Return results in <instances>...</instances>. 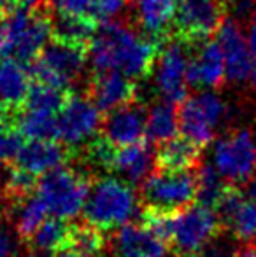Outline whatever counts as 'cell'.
I'll use <instances>...</instances> for the list:
<instances>
[{
	"mask_svg": "<svg viewBox=\"0 0 256 257\" xmlns=\"http://www.w3.org/2000/svg\"><path fill=\"white\" fill-rule=\"evenodd\" d=\"M197 168L186 172H156L140 186L142 206L181 212L197 201Z\"/></svg>",
	"mask_w": 256,
	"mask_h": 257,
	"instance_id": "7",
	"label": "cell"
},
{
	"mask_svg": "<svg viewBox=\"0 0 256 257\" xmlns=\"http://www.w3.org/2000/svg\"><path fill=\"white\" fill-rule=\"evenodd\" d=\"M58 140L65 147H79L102 130V114L97 105L82 95H68L56 115Z\"/></svg>",
	"mask_w": 256,
	"mask_h": 257,
	"instance_id": "11",
	"label": "cell"
},
{
	"mask_svg": "<svg viewBox=\"0 0 256 257\" xmlns=\"http://www.w3.org/2000/svg\"><path fill=\"white\" fill-rule=\"evenodd\" d=\"M53 39V18L44 7L23 9L0 18V60L34 63Z\"/></svg>",
	"mask_w": 256,
	"mask_h": 257,
	"instance_id": "2",
	"label": "cell"
},
{
	"mask_svg": "<svg viewBox=\"0 0 256 257\" xmlns=\"http://www.w3.org/2000/svg\"><path fill=\"white\" fill-rule=\"evenodd\" d=\"M127 4L128 0H93L90 18L95 23H100V27L114 23L116 18L125 11Z\"/></svg>",
	"mask_w": 256,
	"mask_h": 257,
	"instance_id": "33",
	"label": "cell"
},
{
	"mask_svg": "<svg viewBox=\"0 0 256 257\" xmlns=\"http://www.w3.org/2000/svg\"><path fill=\"white\" fill-rule=\"evenodd\" d=\"M137 210V194L127 180L97 179L92 184L88 201L82 210L84 222L104 231L127 226Z\"/></svg>",
	"mask_w": 256,
	"mask_h": 257,
	"instance_id": "3",
	"label": "cell"
},
{
	"mask_svg": "<svg viewBox=\"0 0 256 257\" xmlns=\"http://www.w3.org/2000/svg\"><path fill=\"white\" fill-rule=\"evenodd\" d=\"M68 248L81 257H104L106 238L102 231L90 224H74Z\"/></svg>",
	"mask_w": 256,
	"mask_h": 257,
	"instance_id": "30",
	"label": "cell"
},
{
	"mask_svg": "<svg viewBox=\"0 0 256 257\" xmlns=\"http://www.w3.org/2000/svg\"><path fill=\"white\" fill-rule=\"evenodd\" d=\"M20 114L21 112L14 107L0 105V135L9 132H20Z\"/></svg>",
	"mask_w": 256,
	"mask_h": 257,
	"instance_id": "36",
	"label": "cell"
},
{
	"mask_svg": "<svg viewBox=\"0 0 256 257\" xmlns=\"http://www.w3.org/2000/svg\"><path fill=\"white\" fill-rule=\"evenodd\" d=\"M223 224L218 213L202 205H192L176 215L170 248L176 257H198L221 234Z\"/></svg>",
	"mask_w": 256,
	"mask_h": 257,
	"instance_id": "6",
	"label": "cell"
},
{
	"mask_svg": "<svg viewBox=\"0 0 256 257\" xmlns=\"http://www.w3.org/2000/svg\"><path fill=\"white\" fill-rule=\"evenodd\" d=\"M109 257H118V255H109Z\"/></svg>",
	"mask_w": 256,
	"mask_h": 257,
	"instance_id": "46",
	"label": "cell"
},
{
	"mask_svg": "<svg viewBox=\"0 0 256 257\" xmlns=\"http://www.w3.org/2000/svg\"><path fill=\"white\" fill-rule=\"evenodd\" d=\"M226 229H230V233L233 234V238L239 240L240 243L254 241V238H256V201H253V200L244 201V203L239 206V210L235 212V215L232 217V220L228 222Z\"/></svg>",
	"mask_w": 256,
	"mask_h": 257,
	"instance_id": "32",
	"label": "cell"
},
{
	"mask_svg": "<svg viewBox=\"0 0 256 257\" xmlns=\"http://www.w3.org/2000/svg\"><path fill=\"white\" fill-rule=\"evenodd\" d=\"M90 100L100 112H111L133 105L137 98L135 82L116 72L95 74L90 86Z\"/></svg>",
	"mask_w": 256,
	"mask_h": 257,
	"instance_id": "16",
	"label": "cell"
},
{
	"mask_svg": "<svg viewBox=\"0 0 256 257\" xmlns=\"http://www.w3.org/2000/svg\"><path fill=\"white\" fill-rule=\"evenodd\" d=\"M18 128H20V133L23 135V139H28L30 142H44V140L58 139L56 115L46 114V112H21Z\"/></svg>",
	"mask_w": 256,
	"mask_h": 257,
	"instance_id": "28",
	"label": "cell"
},
{
	"mask_svg": "<svg viewBox=\"0 0 256 257\" xmlns=\"http://www.w3.org/2000/svg\"><path fill=\"white\" fill-rule=\"evenodd\" d=\"M178 114L181 135L204 149L214 140V128L225 117L226 107L214 91H204L181 103Z\"/></svg>",
	"mask_w": 256,
	"mask_h": 257,
	"instance_id": "9",
	"label": "cell"
},
{
	"mask_svg": "<svg viewBox=\"0 0 256 257\" xmlns=\"http://www.w3.org/2000/svg\"><path fill=\"white\" fill-rule=\"evenodd\" d=\"M23 146V135L20 132H9L0 135V163L2 165H14Z\"/></svg>",
	"mask_w": 256,
	"mask_h": 257,
	"instance_id": "34",
	"label": "cell"
},
{
	"mask_svg": "<svg viewBox=\"0 0 256 257\" xmlns=\"http://www.w3.org/2000/svg\"><path fill=\"white\" fill-rule=\"evenodd\" d=\"M111 245L118 257H165L167 254V245L135 222L120 227Z\"/></svg>",
	"mask_w": 256,
	"mask_h": 257,
	"instance_id": "19",
	"label": "cell"
},
{
	"mask_svg": "<svg viewBox=\"0 0 256 257\" xmlns=\"http://www.w3.org/2000/svg\"><path fill=\"white\" fill-rule=\"evenodd\" d=\"M202 149L186 140L185 137H176L163 144L156 151V170L160 172H186L195 170L200 165Z\"/></svg>",
	"mask_w": 256,
	"mask_h": 257,
	"instance_id": "22",
	"label": "cell"
},
{
	"mask_svg": "<svg viewBox=\"0 0 256 257\" xmlns=\"http://www.w3.org/2000/svg\"><path fill=\"white\" fill-rule=\"evenodd\" d=\"M0 257H18L14 240L2 220H0Z\"/></svg>",
	"mask_w": 256,
	"mask_h": 257,
	"instance_id": "38",
	"label": "cell"
},
{
	"mask_svg": "<svg viewBox=\"0 0 256 257\" xmlns=\"http://www.w3.org/2000/svg\"><path fill=\"white\" fill-rule=\"evenodd\" d=\"M158 56V42L140 37L118 21L97 28L88 48V60L95 74L116 72L128 79L149 75L156 67Z\"/></svg>",
	"mask_w": 256,
	"mask_h": 257,
	"instance_id": "1",
	"label": "cell"
},
{
	"mask_svg": "<svg viewBox=\"0 0 256 257\" xmlns=\"http://www.w3.org/2000/svg\"><path fill=\"white\" fill-rule=\"evenodd\" d=\"M235 252L237 245H232L223 240H216L211 245H207L205 250L198 257H235Z\"/></svg>",
	"mask_w": 256,
	"mask_h": 257,
	"instance_id": "37",
	"label": "cell"
},
{
	"mask_svg": "<svg viewBox=\"0 0 256 257\" xmlns=\"http://www.w3.org/2000/svg\"><path fill=\"white\" fill-rule=\"evenodd\" d=\"M72 229H74V224L70 220H63L58 219V217L46 219V222L39 227L35 236L28 243L30 252L42 257H53L58 252L65 250V248H68V243H70Z\"/></svg>",
	"mask_w": 256,
	"mask_h": 257,
	"instance_id": "23",
	"label": "cell"
},
{
	"mask_svg": "<svg viewBox=\"0 0 256 257\" xmlns=\"http://www.w3.org/2000/svg\"><path fill=\"white\" fill-rule=\"evenodd\" d=\"M179 132V114L176 105L165 102H156L151 105L146 117V139L149 144H163L170 142L178 137Z\"/></svg>",
	"mask_w": 256,
	"mask_h": 257,
	"instance_id": "24",
	"label": "cell"
},
{
	"mask_svg": "<svg viewBox=\"0 0 256 257\" xmlns=\"http://www.w3.org/2000/svg\"><path fill=\"white\" fill-rule=\"evenodd\" d=\"M88 61V48L79 44L51 39L41 56L32 63L30 74L34 82L65 89L75 82L84 72Z\"/></svg>",
	"mask_w": 256,
	"mask_h": 257,
	"instance_id": "5",
	"label": "cell"
},
{
	"mask_svg": "<svg viewBox=\"0 0 256 257\" xmlns=\"http://www.w3.org/2000/svg\"><path fill=\"white\" fill-rule=\"evenodd\" d=\"M225 20L223 0H183L178 6L174 27L181 41L202 44L218 34Z\"/></svg>",
	"mask_w": 256,
	"mask_h": 257,
	"instance_id": "10",
	"label": "cell"
},
{
	"mask_svg": "<svg viewBox=\"0 0 256 257\" xmlns=\"http://www.w3.org/2000/svg\"><path fill=\"white\" fill-rule=\"evenodd\" d=\"M216 41L225 56L226 79L232 82H244L249 79L253 68V54L239 23L232 18H226L216 34Z\"/></svg>",
	"mask_w": 256,
	"mask_h": 257,
	"instance_id": "13",
	"label": "cell"
},
{
	"mask_svg": "<svg viewBox=\"0 0 256 257\" xmlns=\"http://www.w3.org/2000/svg\"><path fill=\"white\" fill-rule=\"evenodd\" d=\"M188 63L190 58L179 42H170L160 53L156 61V86L165 102L181 105L188 100Z\"/></svg>",
	"mask_w": 256,
	"mask_h": 257,
	"instance_id": "12",
	"label": "cell"
},
{
	"mask_svg": "<svg viewBox=\"0 0 256 257\" xmlns=\"http://www.w3.org/2000/svg\"><path fill=\"white\" fill-rule=\"evenodd\" d=\"M93 0H51V6L58 16L63 18H90Z\"/></svg>",
	"mask_w": 256,
	"mask_h": 257,
	"instance_id": "35",
	"label": "cell"
},
{
	"mask_svg": "<svg viewBox=\"0 0 256 257\" xmlns=\"http://www.w3.org/2000/svg\"><path fill=\"white\" fill-rule=\"evenodd\" d=\"M111 172L125 175L128 184L132 182L142 186L156 172V153L151 149L147 139L135 146L116 149Z\"/></svg>",
	"mask_w": 256,
	"mask_h": 257,
	"instance_id": "18",
	"label": "cell"
},
{
	"mask_svg": "<svg viewBox=\"0 0 256 257\" xmlns=\"http://www.w3.org/2000/svg\"><path fill=\"white\" fill-rule=\"evenodd\" d=\"M176 215H178V212H167V210L142 206L139 224L168 247L172 241V236H174Z\"/></svg>",
	"mask_w": 256,
	"mask_h": 257,
	"instance_id": "31",
	"label": "cell"
},
{
	"mask_svg": "<svg viewBox=\"0 0 256 257\" xmlns=\"http://www.w3.org/2000/svg\"><path fill=\"white\" fill-rule=\"evenodd\" d=\"M53 257H81V255H77L74 250H70V248H65V250L58 252V254H55Z\"/></svg>",
	"mask_w": 256,
	"mask_h": 257,
	"instance_id": "43",
	"label": "cell"
},
{
	"mask_svg": "<svg viewBox=\"0 0 256 257\" xmlns=\"http://www.w3.org/2000/svg\"><path fill=\"white\" fill-rule=\"evenodd\" d=\"M70 93L60 88H53V86L42 84V82H34L30 88V93L25 102V110H34V112H46V114L58 115L62 107L67 102Z\"/></svg>",
	"mask_w": 256,
	"mask_h": 257,
	"instance_id": "29",
	"label": "cell"
},
{
	"mask_svg": "<svg viewBox=\"0 0 256 257\" xmlns=\"http://www.w3.org/2000/svg\"><path fill=\"white\" fill-rule=\"evenodd\" d=\"M247 42H249V49H251V54H253V60H256V16H253V20H251Z\"/></svg>",
	"mask_w": 256,
	"mask_h": 257,
	"instance_id": "40",
	"label": "cell"
},
{
	"mask_svg": "<svg viewBox=\"0 0 256 257\" xmlns=\"http://www.w3.org/2000/svg\"><path fill=\"white\" fill-rule=\"evenodd\" d=\"M146 117L147 114L137 105L118 108L104 119L100 137L118 149L135 146L146 140Z\"/></svg>",
	"mask_w": 256,
	"mask_h": 257,
	"instance_id": "14",
	"label": "cell"
},
{
	"mask_svg": "<svg viewBox=\"0 0 256 257\" xmlns=\"http://www.w3.org/2000/svg\"><path fill=\"white\" fill-rule=\"evenodd\" d=\"M137 21L147 34V39L156 42L170 34L174 27L178 2L176 0H135Z\"/></svg>",
	"mask_w": 256,
	"mask_h": 257,
	"instance_id": "20",
	"label": "cell"
},
{
	"mask_svg": "<svg viewBox=\"0 0 256 257\" xmlns=\"http://www.w3.org/2000/svg\"><path fill=\"white\" fill-rule=\"evenodd\" d=\"M247 194H249V200L256 201V173H254L253 179H251L249 186H247Z\"/></svg>",
	"mask_w": 256,
	"mask_h": 257,
	"instance_id": "41",
	"label": "cell"
},
{
	"mask_svg": "<svg viewBox=\"0 0 256 257\" xmlns=\"http://www.w3.org/2000/svg\"><path fill=\"white\" fill-rule=\"evenodd\" d=\"M11 208H13V226L16 236L20 238V241L28 245L39 227L46 222V215L49 213L48 206L35 193L34 196L14 203Z\"/></svg>",
	"mask_w": 256,
	"mask_h": 257,
	"instance_id": "25",
	"label": "cell"
},
{
	"mask_svg": "<svg viewBox=\"0 0 256 257\" xmlns=\"http://www.w3.org/2000/svg\"><path fill=\"white\" fill-rule=\"evenodd\" d=\"M97 34V23L92 18H63L53 20V37L60 41L90 48V42Z\"/></svg>",
	"mask_w": 256,
	"mask_h": 257,
	"instance_id": "27",
	"label": "cell"
},
{
	"mask_svg": "<svg viewBox=\"0 0 256 257\" xmlns=\"http://www.w3.org/2000/svg\"><path fill=\"white\" fill-rule=\"evenodd\" d=\"M34 84L30 68L16 60H0V105L20 108Z\"/></svg>",
	"mask_w": 256,
	"mask_h": 257,
	"instance_id": "21",
	"label": "cell"
},
{
	"mask_svg": "<svg viewBox=\"0 0 256 257\" xmlns=\"http://www.w3.org/2000/svg\"><path fill=\"white\" fill-rule=\"evenodd\" d=\"M21 4L28 7V9H37V7H42V2L44 0H20Z\"/></svg>",
	"mask_w": 256,
	"mask_h": 257,
	"instance_id": "42",
	"label": "cell"
},
{
	"mask_svg": "<svg viewBox=\"0 0 256 257\" xmlns=\"http://www.w3.org/2000/svg\"><path fill=\"white\" fill-rule=\"evenodd\" d=\"M197 203L205 206V208L216 210L228 184L223 180L214 165L202 163L197 168Z\"/></svg>",
	"mask_w": 256,
	"mask_h": 257,
	"instance_id": "26",
	"label": "cell"
},
{
	"mask_svg": "<svg viewBox=\"0 0 256 257\" xmlns=\"http://www.w3.org/2000/svg\"><path fill=\"white\" fill-rule=\"evenodd\" d=\"M70 159V151L56 140L44 142H27L20 151L14 165L32 175H46L53 170L65 166Z\"/></svg>",
	"mask_w": 256,
	"mask_h": 257,
	"instance_id": "17",
	"label": "cell"
},
{
	"mask_svg": "<svg viewBox=\"0 0 256 257\" xmlns=\"http://www.w3.org/2000/svg\"><path fill=\"white\" fill-rule=\"evenodd\" d=\"M20 0H0V18L14 13L20 9Z\"/></svg>",
	"mask_w": 256,
	"mask_h": 257,
	"instance_id": "39",
	"label": "cell"
},
{
	"mask_svg": "<svg viewBox=\"0 0 256 257\" xmlns=\"http://www.w3.org/2000/svg\"><path fill=\"white\" fill-rule=\"evenodd\" d=\"M251 86L256 89V60H253V68H251V75H249Z\"/></svg>",
	"mask_w": 256,
	"mask_h": 257,
	"instance_id": "44",
	"label": "cell"
},
{
	"mask_svg": "<svg viewBox=\"0 0 256 257\" xmlns=\"http://www.w3.org/2000/svg\"><path fill=\"white\" fill-rule=\"evenodd\" d=\"M93 180L68 166H60L39 179L37 196L48 212L63 220H72L84 210Z\"/></svg>",
	"mask_w": 256,
	"mask_h": 257,
	"instance_id": "4",
	"label": "cell"
},
{
	"mask_svg": "<svg viewBox=\"0 0 256 257\" xmlns=\"http://www.w3.org/2000/svg\"><path fill=\"white\" fill-rule=\"evenodd\" d=\"M186 77L193 88L216 89L225 82L226 65L218 41H205L198 46V51L190 58Z\"/></svg>",
	"mask_w": 256,
	"mask_h": 257,
	"instance_id": "15",
	"label": "cell"
},
{
	"mask_svg": "<svg viewBox=\"0 0 256 257\" xmlns=\"http://www.w3.org/2000/svg\"><path fill=\"white\" fill-rule=\"evenodd\" d=\"M21 257H42V255H37V254H32V252H28L27 255H21Z\"/></svg>",
	"mask_w": 256,
	"mask_h": 257,
	"instance_id": "45",
	"label": "cell"
},
{
	"mask_svg": "<svg viewBox=\"0 0 256 257\" xmlns=\"http://www.w3.org/2000/svg\"><path fill=\"white\" fill-rule=\"evenodd\" d=\"M214 168L226 184L240 187L256 173V142L247 130H235L216 142Z\"/></svg>",
	"mask_w": 256,
	"mask_h": 257,
	"instance_id": "8",
	"label": "cell"
}]
</instances>
